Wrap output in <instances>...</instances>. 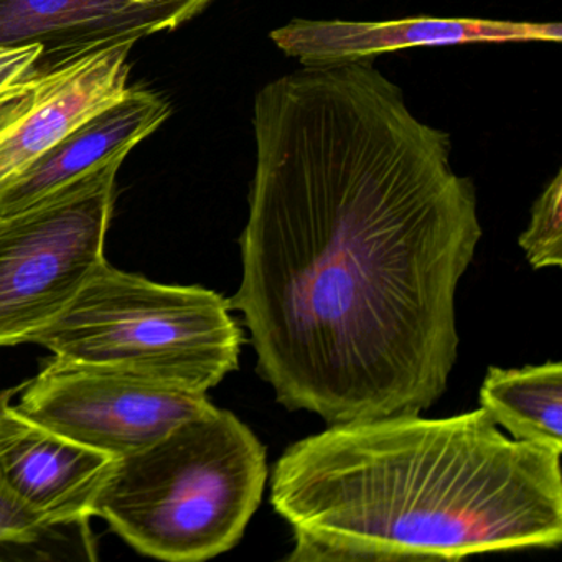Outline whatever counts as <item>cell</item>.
Listing matches in <instances>:
<instances>
[{
	"mask_svg": "<svg viewBox=\"0 0 562 562\" xmlns=\"http://www.w3.org/2000/svg\"><path fill=\"white\" fill-rule=\"evenodd\" d=\"M256 166L228 299L279 404L328 424L420 414L457 361L456 295L482 226L446 131L374 60L261 88Z\"/></svg>",
	"mask_w": 562,
	"mask_h": 562,
	"instance_id": "1",
	"label": "cell"
},
{
	"mask_svg": "<svg viewBox=\"0 0 562 562\" xmlns=\"http://www.w3.org/2000/svg\"><path fill=\"white\" fill-rule=\"evenodd\" d=\"M291 562L460 561L558 548L561 453L498 430L483 407L330 424L272 469Z\"/></svg>",
	"mask_w": 562,
	"mask_h": 562,
	"instance_id": "2",
	"label": "cell"
},
{
	"mask_svg": "<svg viewBox=\"0 0 562 562\" xmlns=\"http://www.w3.org/2000/svg\"><path fill=\"white\" fill-rule=\"evenodd\" d=\"M268 472L261 440L232 411L215 406L117 459L93 516L140 554L206 561L241 541Z\"/></svg>",
	"mask_w": 562,
	"mask_h": 562,
	"instance_id": "3",
	"label": "cell"
},
{
	"mask_svg": "<svg viewBox=\"0 0 562 562\" xmlns=\"http://www.w3.org/2000/svg\"><path fill=\"white\" fill-rule=\"evenodd\" d=\"M31 344L65 360L209 393L238 368L243 331L218 292L160 284L104 259Z\"/></svg>",
	"mask_w": 562,
	"mask_h": 562,
	"instance_id": "4",
	"label": "cell"
},
{
	"mask_svg": "<svg viewBox=\"0 0 562 562\" xmlns=\"http://www.w3.org/2000/svg\"><path fill=\"white\" fill-rule=\"evenodd\" d=\"M121 166L110 164L0 223V348L31 344L106 259Z\"/></svg>",
	"mask_w": 562,
	"mask_h": 562,
	"instance_id": "5",
	"label": "cell"
},
{
	"mask_svg": "<svg viewBox=\"0 0 562 562\" xmlns=\"http://www.w3.org/2000/svg\"><path fill=\"white\" fill-rule=\"evenodd\" d=\"M213 407L206 393L58 357L22 386L15 404L34 423L114 459L150 446Z\"/></svg>",
	"mask_w": 562,
	"mask_h": 562,
	"instance_id": "6",
	"label": "cell"
},
{
	"mask_svg": "<svg viewBox=\"0 0 562 562\" xmlns=\"http://www.w3.org/2000/svg\"><path fill=\"white\" fill-rule=\"evenodd\" d=\"M215 0H0V47L41 45V77L114 45L172 32Z\"/></svg>",
	"mask_w": 562,
	"mask_h": 562,
	"instance_id": "7",
	"label": "cell"
},
{
	"mask_svg": "<svg viewBox=\"0 0 562 562\" xmlns=\"http://www.w3.org/2000/svg\"><path fill=\"white\" fill-rule=\"evenodd\" d=\"M116 460L0 404V485L45 528L87 526Z\"/></svg>",
	"mask_w": 562,
	"mask_h": 562,
	"instance_id": "8",
	"label": "cell"
},
{
	"mask_svg": "<svg viewBox=\"0 0 562 562\" xmlns=\"http://www.w3.org/2000/svg\"><path fill=\"white\" fill-rule=\"evenodd\" d=\"M272 44L302 67L376 60L414 47L529 44L562 41L561 24L490 19H404L386 22L294 19L269 34Z\"/></svg>",
	"mask_w": 562,
	"mask_h": 562,
	"instance_id": "9",
	"label": "cell"
},
{
	"mask_svg": "<svg viewBox=\"0 0 562 562\" xmlns=\"http://www.w3.org/2000/svg\"><path fill=\"white\" fill-rule=\"evenodd\" d=\"M172 114L169 100L144 87H127L113 103L65 133L0 190V223L87 179L156 133Z\"/></svg>",
	"mask_w": 562,
	"mask_h": 562,
	"instance_id": "10",
	"label": "cell"
},
{
	"mask_svg": "<svg viewBox=\"0 0 562 562\" xmlns=\"http://www.w3.org/2000/svg\"><path fill=\"white\" fill-rule=\"evenodd\" d=\"M133 47L123 44L104 48L52 75L34 111L0 134V190L71 127L126 91Z\"/></svg>",
	"mask_w": 562,
	"mask_h": 562,
	"instance_id": "11",
	"label": "cell"
},
{
	"mask_svg": "<svg viewBox=\"0 0 562 562\" xmlns=\"http://www.w3.org/2000/svg\"><path fill=\"white\" fill-rule=\"evenodd\" d=\"M480 404L513 439L562 452V364L519 370L488 368Z\"/></svg>",
	"mask_w": 562,
	"mask_h": 562,
	"instance_id": "12",
	"label": "cell"
},
{
	"mask_svg": "<svg viewBox=\"0 0 562 562\" xmlns=\"http://www.w3.org/2000/svg\"><path fill=\"white\" fill-rule=\"evenodd\" d=\"M519 246L535 269L562 265V170L546 186L531 210Z\"/></svg>",
	"mask_w": 562,
	"mask_h": 562,
	"instance_id": "13",
	"label": "cell"
},
{
	"mask_svg": "<svg viewBox=\"0 0 562 562\" xmlns=\"http://www.w3.org/2000/svg\"><path fill=\"white\" fill-rule=\"evenodd\" d=\"M60 529H48L31 513L18 505L0 485V561L22 552L24 558L50 559L45 544L60 536Z\"/></svg>",
	"mask_w": 562,
	"mask_h": 562,
	"instance_id": "14",
	"label": "cell"
},
{
	"mask_svg": "<svg viewBox=\"0 0 562 562\" xmlns=\"http://www.w3.org/2000/svg\"><path fill=\"white\" fill-rule=\"evenodd\" d=\"M42 52L44 48L41 45L0 47V91L8 90L29 78L41 77L37 67Z\"/></svg>",
	"mask_w": 562,
	"mask_h": 562,
	"instance_id": "15",
	"label": "cell"
},
{
	"mask_svg": "<svg viewBox=\"0 0 562 562\" xmlns=\"http://www.w3.org/2000/svg\"><path fill=\"white\" fill-rule=\"evenodd\" d=\"M12 391H0V404L11 401Z\"/></svg>",
	"mask_w": 562,
	"mask_h": 562,
	"instance_id": "16",
	"label": "cell"
}]
</instances>
